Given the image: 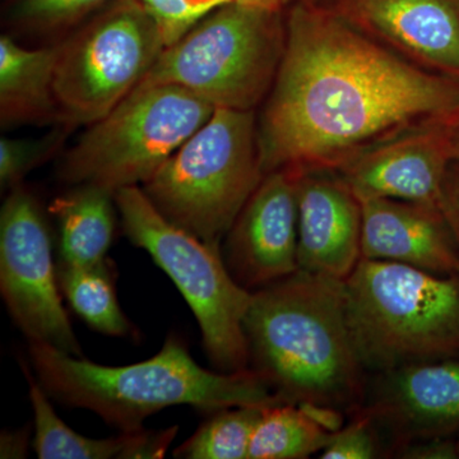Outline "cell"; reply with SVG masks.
<instances>
[{"instance_id": "cell-24", "label": "cell", "mask_w": 459, "mask_h": 459, "mask_svg": "<svg viewBox=\"0 0 459 459\" xmlns=\"http://www.w3.org/2000/svg\"><path fill=\"white\" fill-rule=\"evenodd\" d=\"M74 129L60 124L38 138H9L0 140V186L11 190L23 184V179L36 168L62 152L69 134Z\"/></svg>"}, {"instance_id": "cell-26", "label": "cell", "mask_w": 459, "mask_h": 459, "mask_svg": "<svg viewBox=\"0 0 459 459\" xmlns=\"http://www.w3.org/2000/svg\"><path fill=\"white\" fill-rule=\"evenodd\" d=\"M155 20L166 48L183 38L199 21L231 0H137Z\"/></svg>"}, {"instance_id": "cell-31", "label": "cell", "mask_w": 459, "mask_h": 459, "mask_svg": "<svg viewBox=\"0 0 459 459\" xmlns=\"http://www.w3.org/2000/svg\"><path fill=\"white\" fill-rule=\"evenodd\" d=\"M234 2L249 5V7L265 9V11L281 12L290 4L291 0H234Z\"/></svg>"}, {"instance_id": "cell-25", "label": "cell", "mask_w": 459, "mask_h": 459, "mask_svg": "<svg viewBox=\"0 0 459 459\" xmlns=\"http://www.w3.org/2000/svg\"><path fill=\"white\" fill-rule=\"evenodd\" d=\"M342 429L331 435L323 459H373L389 457L385 434L362 407L350 413Z\"/></svg>"}, {"instance_id": "cell-30", "label": "cell", "mask_w": 459, "mask_h": 459, "mask_svg": "<svg viewBox=\"0 0 459 459\" xmlns=\"http://www.w3.org/2000/svg\"><path fill=\"white\" fill-rule=\"evenodd\" d=\"M30 425L17 431H3L0 435V458H26L29 455Z\"/></svg>"}, {"instance_id": "cell-10", "label": "cell", "mask_w": 459, "mask_h": 459, "mask_svg": "<svg viewBox=\"0 0 459 459\" xmlns=\"http://www.w3.org/2000/svg\"><path fill=\"white\" fill-rule=\"evenodd\" d=\"M0 291L29 342L82 358L62 303L49 223L25 184L8 190L0 211Z\"/></svg>"}, {"instance_id": "cell-16", "label": "cell", "mask_w": 459, "mask_h": 459, "mask_svg": "<svg viewBox=\"0 0 459 459\" xmlns=\"http://www.w3.org/2000/svg\"><path fill=\"white\" fill-rule=\"evenodd\" d=\"M361 208L362 258L459 274L457 244L440 205L382 198Z\"/></svg>"}, {"instance_id": "cell-29", "label": "cell", "mask_w": 459, "mask_h": 459, "mask_svg": "<svg viewBox=\"0 0 459 459\" xmlns=\"http://www.w3.org/2000/svg\"><path fill=\"white\" fill-rule=\"evenodd\" d=\"M305 415L329 434L336 433L346 424L342 410L319 403H298Z\"/></svg>"}, {"instance_id": "cell-11", "label": "cell", "mask_w": 459, "mask_h": 459, "mask_svg": "<svg viewBox=\"0 0 459 459\" xmlns=\"http://www.w3.org/2000/svg\"><path fill=\"white\" fill-rule=\"evenodd\" d=\"M222 256L234 279L252 292L299 271L294 172L264 175L229 230Z\"/></svg>"}, {"instance_id": "cell-19", "label": "cell", "mask_w": 459, "mask_h": 459, "mask_svg": "<svg viewBox=\"0 0 459 459\" xmlns=\"http://www.w3.org/2000/svg\"><path fill=\"white\" fill-rule=\"evenodd\" d=\"M29 382L30 402L33 410V449L41 459H135L142 430L124 431L119 437L92 439L78 434L56 415L49 394L39 380L23 368Z\"/></svg>"}, {"instance_id": "cell-13", "label": "cell", "mask_w": 459, "mask_h": 459, "mask_svg": "<svg viewBox=\"0 0 459 459\" xmlns=\"http://www.w3.org/2000/svg\"><path fill=\"white\" fill-rule=\"evenodd\" d=\"M333 12L412 65L459 80L458 0H341Z\"/></svg>"}, {"instance_id": "cell-7", "label": "cell", "mask_w": 459, "mask_h": 459, "mask_svg": "<svg viewBox=\"0 0 459 459\" xmlns=\"http://www.w3.org/2000/svg\"><path fill=\"white\" fill-rule=\"evenodd\" d=\"M214 108L169 83L140 84L86 126L63 153L57 178L68 186L117 190L146 183L201 126Z\"/></svg>"}, {"instance_id": "cell-3", "label": "cell", "mask_w": 459, "mask_h": 459, "mask_svg": "<svg viewBox=\"0 0 459 459\" xmlns=\"http://www.w3.org/2000/svg\"><path fill=\"white\" fill-rule=\"evenodd\" d=\"M29 352L36 379L50 398L98 413L120 433L140 430L148 416L172 406L214 413L283 402L250 368L204 369L177 336L152 359L126 367H104L42 342H29Z\"/></svg>"}, {"instance_id": "cell-6", "label": "cell", "mask_w": 459, "mask_h": 459, "mask_svg": "<svg viewBox=\"0 0 459 459\" xmlns=\"http://www.w3.org/2000/svg\"><path fill=\"white\" fill-rule=\"evenodd\" d=\"M286 38L281 12L231 0L166 48L141 84H175L214 108L258 111L276 81Z\"/></svg>"}, {"instance_id": "cell-8", "label": "cell", "mask_w": 459, "mask_h": 459, "mask_svg": "<svg viewBox=\"0 0 459 459\" xmlns=\"http://www.w3.org/2000/svg\"><path fill=\"white\" fill-rule=\"evenodd\" d=\"M115 204L124 234L152 256L186 299L213 367L223 373L249 369L244 322L253 292L234 279L221 249L169 222L141 186L117 190Z\"/></svg>"}, {"instance_id": "cell-4", "label": "cell", "mask_w": 459, "mask_h": 459, "mask_svg": "<svg viewBox=\"0 0 459 459\" xmlns=\"http://www.w3.org/2000/svg\"><path fill=\"white\" fill-rule=\"evenodd\" d=\"M343 294L365 369L459 360V274L361 258Z\"/></svg>"}, {"instance_id": "cell-1", "label": "cell", "mask_w": 459, "mask_h": 459, "mask_svg": "<svg viewBox=\"0 0 459 459\" xmlns=\"http://www.w3.org/2000/svg\"><path fill=\"white\" fill-rule=\"evenodd\" d=\"M259 108L263 172L337 171L407 133L455 122L459 80L412 65L333 11L298 2Z\"/></svg>"}, {"instance_id": "cell-23", "label": "cell", "mask_w": 459, "mask_h": 459, "mask_svg": "<svg viewBox=\"0 0 459 459\" xmlns=\"http://www.w3.org/2000/svg\"><path fill=\"white\" fill-rule=\"evenodd\" d=\"M108 0H13L8 23L16 33L62 40Z\"/></svg>"}, {"instance_id": "cell-14", "label": "cell", "mask_w": 459, "mask_h": 459, "mask_svg": "<svg viewBox=\"0 0 459 459\" xmlns=\"http://www.w3.org/2000/svg\"><path fill=\"white\" fill-rule=\"evenodd\" d=\"M452 123L379 144L344 165L338 175L360 202L385 198L440 205L444 181L455 162Z\"/></svg>"}, {"instance_id": "cell-15", "label": "cell", "mask_w": 459, "mask_h": 459, "mask_svg": "<svg viewBox=\"0 0 459 459\" xmlns=\"http://www.w3.org/2000/svg\"><path fill=\"white\" fill-rule=\"evenodd\" d=\"M292 172L299 270L344 281L362 258L361 202L337 171Z\"/></svg>"}, {"instance_id": "cell-28", "label": "cell", "mask_w": 459, "mask_h": 459, "mask_svg": "<svg viewBox=\"0 0 459 459\" xmlns=\"http://www.w3.org/2000/svg\"><path fill=\"white\" fill-rule=\"evenodd\" d=\"M440 208L452 230L459 253V165L453 162L444 181Z\"/></svg>"}, {"instance_id": "cell-18", "label": "cell", "mask_w": 459, "mask_h": 459, "mask_svg": "<svg viewBox=\"0 0 459 459\" xmlns=\"http://www.w3.org/2000/svg\"><path fill=\"white\" fill-rule=\"evenodd\" d=\"M115 193L74 186L49 208L57 228L59 264L89 267L105 261L115 231Z\"/></svg>"}, {"instance_id": "cell-32", "label": "cell", "mask_w": 459, "mask_h": 459, "mask_svg": "<svg viewBox=\"0 0 459 459\" xmlns=\"http://www.w3.org/2000/svg\"><path fill=\"white\" fill-rule=\"evenodd\" d=\"M453 160L459 165V117L451 124Z\"/></svg>"}, {"instance_id": "cell-33", "label": "cell", "mask_w": 459, "mask_h": 459, "mask_svg": "<svg viewBox=\"0 0 459 459\" xmlns=\"http://www.w3.org/2000/svg\"><path fill=\"white\" fill-rule=\"evenodd\" d=\"M455 446H457V455H458V458H459V437L457 440H455Z\"/></svg>"}, {"instance_id": "cell-17", "label": "cell", "mask_w": 459, "mask_h": 459, "mask_svg": "<svg viewBox=\"0 0 459 459\" xmlns=\"http://www.w3.org/2000/svg\"><path fill=\"white\" fill-rule=\"evenodd\" d=\"M57 42L25 48L9 33L0 38V124L60 126L54 95Z\"/></svg>"}, {"instance_id": "cell-9", "label": "cell", "mask_w": 459, "mask_h": 459, "mask_svg": "<svg viewBox=\"0 0 459 459\" xmlns=\"http://www.w3.org/2000/svg\"><path fill=\"white\" fill-rule=\"evenodd\" d=\"M56 42L54 95L60 124L74 129L98 122L131 95L166 49L137 0H115Z\"/></svg>"}, {"instance_id": "cell-2", "label": "cell", "mask_w": 459, "mask_h": 459, "mask_svg": "<svg viewBox=\"0 0 459 459\" xmlns=\"http://www.w3.org/2000/svg\"><path fill=\"white\" fill-rule=\"evenodd\" d=\"M246 336L249 368L286 403L351 413L368 383L347 319L343 281L299 270L253 292Z\"/></svg>"}, {"instance_id": "cell-27", "label": "cell", "mask_w": 459, "mask_h": 459, "mask_svg": "<svg viewBox=\"0 0 459 459\" xmlns=\"http://www.w3.org/2000/svg\"><path fill=\"white\" fill-rule=\"evenodd\" d=\"M395 458L406 459H455L458 458L455 440L451 437H434L418 440L395 449Z\"/></svg>"}, {"instance_id": "cell-22", "label": "cell", "mask_w": 459, "mask_h": 459, "mask_svg": "<svg viewBox=\"0 0 459 459\" xmlns=\"http://www.w3.org/2000/svg\"><path fill=\"white\" fill-rule=\"evenodd\" d=\"M262 407H231L211 413L186 442L175 449V458L247 459Z\"/></svg>"}, {"instance_id": "cell-21", "label": "cell", "mask_w": 459, "mask_h": 459, "mask_svg": "<svg viewBox=\"0 0 459 459\" xmlns=\"http://www.w3.org/2000/svg\"><path fill=\"white\" fill-rule=\"evenodd\" d=\"M332 434L318 427L295 403L263 410L250 440L247 459H305L322 453Z\"/></svg>"}, {"instance_id": "cell-5", "label": "cell", "mask_w": 459, "mask_h": 459, "mask_svg": "<svg viewBox=\"0 0 459 459\" xmlns=\"http://www.w3.org/2000/svg\"><path fill=\"white\" fill-rule=\"evenodd\" d=\"M263 178L258 111L217 108L141 189L172 225L221 249Z\"/></svg>"}, {"instance_id": "cell-12", "label": "cell", "mask_w": 459, "mask_h": 459, "mask_svg": "<svg viewBox=\"0 0 459 459\" xmlns=\"http://www.w3.org/2000/svg\"><path fill=\"white\" fill-rule=\"evenodd\" d=\"M362 409L385 434L389 457L409 443L451 437L459 433V360L377 373Z\"/></svg>"}, {"instance_id": "cell-20", "label": "cell", "mask_w": 459, "mask_h": 459, "mask_svg": "<svg viewBox=\"0 0 459 459\" xmlns=\"http://www.w3.org/2000/svg\"><path fill=\"white\" fill-rule=\"evenodd\" d=\"M57 280L69 307L91 328L113 337L132 333L131 323L117 301L114 272L108 259L89 267L57 263Z\"/></svg>"}]
</instances>
